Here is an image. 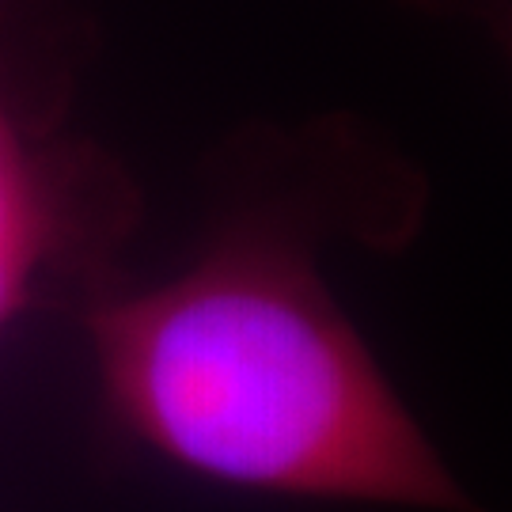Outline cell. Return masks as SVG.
<instances>
[{"label":"cell","instance_id":"6da1fadb","mask_svg":"<svg viewBox=\"0 0 512 512\" xmlns=\"http://www.w3.org/2000/svg\"><path fill=\"white\" fill-rule=\"evenodd\" d=\"M110 421L243 494L486 512L315 270L308 236L239 224L194 266L88 311Z\"/></svg>","mask_w":512,"mask_h":512},{"label":"cell","instance_id":"7a4b0ae2","mask_svg":"<svg viewBox=\"0 0 512 512\" xmlns=\"http://www.w3.org/2000/svg\"><path fill=\"white\" fill-rule=\"evenodd\" d=\"M73 239L65 190L0 103V330L61 281Z\"/></svg>","mask_w":512,"mask_h":512},{"label":"cell","instance_id":"3957f363","mask_svg":"<svg viewBox=\"0 0 512 512\" xmlns=\"http://www.w3.org/2000/svg\"><path fill=\"white\" fill-rule=\"evenodd\" d=\"M509 38H512V27H509Z\"/></svg>","mask_w":512,"mask_h":512}]
</instances>
